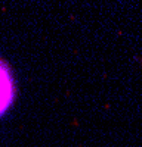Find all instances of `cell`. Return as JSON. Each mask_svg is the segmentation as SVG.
Returning a JSON list of instances; mask_svg holds the SVG:
<instances>
[{
	"label": "cell",
	"mask_w": 142,
	"mask_h": 147,
	"mask_svg": "<svg viewBox=\"0 0 142 147\" xmlns=\"http://www.w3.org/2000/svg\"><path fill=\"white\" fill-rule=\"evenodd\" d=\"M14 102V81L7 66L0 60V116Z\"/></svg>",
	"instance_id": "cell-1"
}]
</instances>
